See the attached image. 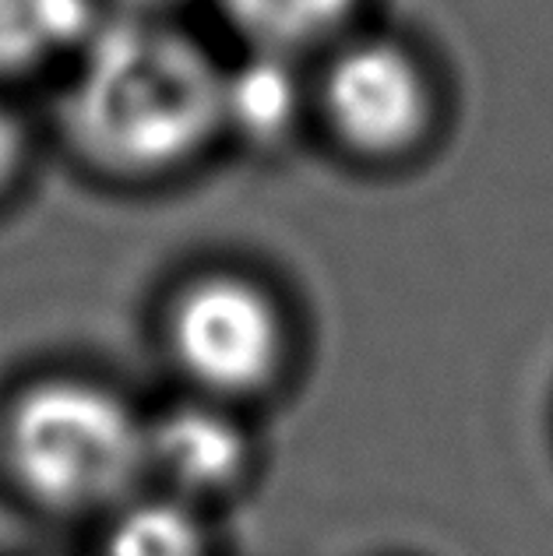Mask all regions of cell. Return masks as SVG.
<instances>
[{
  "label": "cell",
  "mask_w": 553,
  "mask_h": 556,
  "mask_svg": "<svg viewBox=\"0 0 553 556\" xmlns=\"http://www.w3.org/2000/svg\"><path fill=\"white\" fill-rule=\"evenodd\" d=\"M360 0H223V11L254 50L293 56L331 39L353 18Z\"/></svg>",
  "instance_id": "cell-8"
},
{
  "label": "cell",
  "mask_w": 553,
  "mask_h": 556,
  "mask_svg": "<svg viewBox=\"0 0 553 556\" xmlns=\"http://www.w3.org/2000/svg\"><path fill=\"white\" fill-rule=\"evenodd\" d=\"M251 447L237 419L219 405H180L149 422V476L163 479L173 501L198 504L232 490L247 472Z\"/></svg>",
  "instance_id": "cell-5"
},
{
  "label": "cell",
  "mask_w": 553,
  "mask_h": 556,
  "mask_svg": "<svg viewBox=\"0 0 553 556\" xmlns=\"http://www.w3.org/2000/svg\"><path fill=\"white\" fill-rule=\"evenodd\" d=\"M96 28L92 0H0V75L81 53Z\"/></svg>",
  "instance_id": "cell-7"
},
{
  "label": "cell",
  "mask_w": 553,
  "mask_h": 556,
  "mask_svg": "<svg viewBox=\"0 0 553 556\" xmlns=\"http://www.w3.org/2000/svg\"><path fill=\"white\" fill-rule=\"evenodd\" d=\"M169 353L209 402L268 391L286 367V320L265 289L237 275L187 286L169 311Z\"/></svg>",
  "instance_id": "cell-3"
},
{
  "label": "cell",
  "mask_w": 553,
  "mask_h": 556,
  "mask_svg": "<svg viewBox=\"0 0 553 556\" xmlns=\"http://www.w3.org/2000/svg\"><path fill=\"white\" fill-rule=\"evenodd\" d=\"M124 14H138V18H166V11H173L184 0H121Z\"/></svg>",
  "instance_id": "cell-11"
},
{
  "label": "cell",
  "mask_w": 553,
  "mask_h": 556,
  "mask_svg": "<svg viewBox=\"0 0 553 556\" xmlns=\"http://www.w3.org/2000/svg\"><path fill=\"white\" fill-rule=\"evenodd\" d=\"M64 121L96 166L163 173L223 127V71L166 18L121 14L81 47Z\"/></svg>",
  "instance_id": "cell-1"
},
{
  "label": "cell",
  "mask_w": 553,
  "mask_h": 556,
  "mask_svg": "<svg viewBox=\"0 0 553 556\" xmlns=\"http://www.w3.org/2000/svg\"><path fill=\"white\" fill-rule=\"evenodd\" d=\"M106 556H209V543L191 504L155 496L116 510Z\"/></svg>",
  "instance_id": "cell-9"
},
{
  "label": "cell",
  "mask_w": 553,
  "mask_h": 556,
  "mask_svg": "<svg viewBox=\"0 0 553 556\" xmlns=\"http://www.w3.org/2000/svg\"><path fill=\"white\" fill-rule=\"evenodd\" d=\"M0 458L25 501L50 515L121 510L149 476V419L106 384L50 377L11 402Z\"/></svg>",
  "instance_id": "cell-2"
},
{
  "label": "cell",
  "mask_w": 553,
  "mask_h": 556,
  "mask_svg": "<svg viewBox=\"0 0 553 556\" xmlns=\"http://www.w3.org/2000/svg\"><path fill=\"white\" fill-rule=\"evenodd\" d=\"M22 163V130L14 124V116L0 106V190L18 173Z\"/></svg>",
  "instance_id": "cell-10"
},
{
  "label": "cell",
  "mask_w": 553,
  "mask_h": 556,
  "mask_svg": "<svg viewBox=\"0 0 553 556\" xmlns=\"http://www.w3.org/2000/svg\"><path fill=\"white\" fill-rule=\"evenodd\" d=\"M300 78L286 53L254 50L223 71V127L247 141H279L300 113Z\"/></svg>",
  "instance_id": "cell-6"
},
{
  "label": "cell",
  "mask_w": 553,
  "mask_h": 556,
  "mask_svg": "<svg viewBox=\"0 0 553 556\" xmlns=\"http://www.w3.org/2000/svg\"><path fill=\"white\" fill-rule=\"evenodd\" d=\"M322 106L349 149L388 159L427 135L433 96L410 50L388 39H367L331 61L322 81Z\"/></svg>",
  "instance_id": "cell-4"
}]
</instances>
